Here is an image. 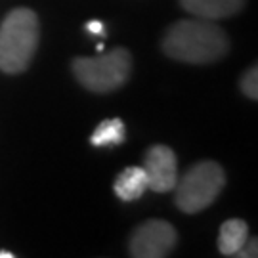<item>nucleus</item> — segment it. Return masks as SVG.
<instances>
[{
    "label": "nucleus",
    "instance_id": "1",
    "mask_svg": "<svg viewBox=\"0 0 258 258\" xmlns=\"http://www.w3.org/2000/svg\"><path fill=\"white\" fill-rule=\"evenodd\" d=\"M163 52L184 63H212L230 52V38L226 31L211 19H180L166 31Z\"/></svg>",
    "mask_w": 258,
    "mask_h": 258
},
{
    "label": "nucleus",
    "instance_id": "2",
    "mask_svg": "<svg viewBox=\"0 0 258 258\" xmlns=\"http://www.w3.org/2000/svg\"><path fill=\"white\" fill-rule=\"evenodd\" d=\"M37 46V14L29 8L12 10L0 25V69L10 75L25 71Z\"/></svg>",
    "mask_w": 258,
    "mask_h": 258
},
{
    "label": "nucleus",
    "instance_id": "3",
    "mask_svg": "<svg viewBox=\"0 0 258 258\" xmlns=\"http://www.w3.org/2000/svg\"><path fill=\"white\" fill-rule=\"evenodd\" d=\"M224 184V168L214 161H201L191 166L180 180H176V207L185 214L205 211L216 201Z\"/></svg>",
    "mask_w": 258,
    "mask_h": 258
},
{
    "label": "nucleus",
    "instance_id": "4",
    "mask_svg": "<svg viewBox=\"0 0 258 258\" xmlns=\"http://www.w3.org/2000/svg\"><path fill=\"white\" fill-rule=\"evenodd\" d=\"M71 67L77 81L84 88L90 92L105 94L117 90L128 81L132 57L126 48H115L113 52L96 57H77Z\"/></svg>",
    "mask_w": 258,
    "mask_h": 258
},
{
    "label": "nucleus",
    "instance_id": "5",
    "mask_svg": "<svg viewBox=\"0 0 258 258\" xmlns=\"http://www.w3.org/2000/svg\"><path fill=\"white\" fill-rule=\"evenodd\" d=\"M176 230L166 220H148L134 230L128 250L134 258H165L176 247Z\"/></svg>",
    "mask_w": 258,
    "mask_h": 258
},
{
    "label": "nucleus",
    "instance_id": "6",
    "mask_svg": "<svg viewBox=\"0 0 258 258\" xmlns=\"http://www.w3.org/2000/svg\"><path fill=\"white\" fill-rule=\"evenodd\" d=\"M142 168L148 176V189L157 194H166L174 189L178 180V161L170 148L163 144L149 148Z\"/></svg>",
    "mask_w": 258,
    "mask_h": 258
},
{
    "label": "nucleus",
    "instance_id": "7",
    "mask_svg": "<svg viewBox=\"0 0 258 258\" xmlns=\"http://www.w3.org/2000/svg\"><path fill=\"white\" fill-rule=\"evenodd\" d=\"M247 0H180L182 8L189 12L194 18L201 19H224L235 16L243 10Z\"/></svg>",
    "mask_w": 258,
    "mask_h": 258
},
{
    "label": "nucleus",
    "instance_id": "8",
    "mask_svg": "<svg viewBox=\"0 0 258 258\" xmlns=\"http://www.w3.org/2000/svg\"><path fill=\"white\" fill-rule=\"evenodd\" d=\"M249 226L241 218H230L220 226L218 233V250L224 256H237L243 245L249 239Z\"/></svg>",
    "mask_w": 258,
    "mask_h": 258
},
{
    "label": "nucleus",
    "instance_id": "9",
    "mask_svg": "<svg viewBox=\"0 0 258 258\" xmlns=\"http://www.w3.org/2000/svg\"><path fill=\"white\" fill-rule=\"evenodd\" d=\"M113 189L119 199L122 201H136L142 195L148 191V176H146V170L142 166H128L124 168L115 184H113Z\"/></svg>",
    "mask_w": 258,
    "mask_h": 258
},
{
    "label": "nucleus",
    "instance_id": "10",
    "mask_svg": "<svg viewBox=\"0 0 258 258\" xmlns=\"http://www.w3.org/2000/svg\"><path fill=\"white\" fill-rule=\"evenodd\" d=\"M126 140V126L120 119H105L102 120L90 136V144L96 148H113L120 146Z\"/></svg>",
    "mask_w": 258,
    "mask_h": 258
},
{
    "label": "nucleus",
    "instance_id": "11",
    "mask_svg": "<svg viewBox=\"0 0 258 258\" xmlns=\"http://www.w3.org/2000/svg\"><path fill=\"white\" fill-rule=\"evenodd\" d=\"M241 90L245 92L247 98L250 100H258V69L256 65H252L250 69H247V73L241 79Z\"/></svg>",
    "mask_w": 258,
    "mask_h": 258
},
{
    "label": "nucleus",
    "instance_id": "12",
    "mask_svg": "<svg viewBox=\"0 0 258 258\" xmlns=\"http://www.w3.org/2000/svg\"><path fill=\"white\" fill-rule=\"evenodd\" d=\"M258 252H256V237H252V239H247V243L243 245V249L237 252V256L241 258H254Z\"/></svg>",
    "mask_w": 258,
    "mask_h": 258
},
{
    "label": "nucleus",
    "instance_id": "13",
    "mask_svg": "<svg viewBox=\"0 0 258 258\" xmlns=\"http://www.w3.org/2000/svg\"><path fill=\"white\" fill-rule=\"evenodd\" d=\"M84 29H86V33H90L94 37H105V29H103V23L100 19H90L84 25Z\"/></svg>",
    "mask_w": 258,
    "mask_h": 258
},
{
    "label": "nucleus",
    "instance_id": "14",
    "mask_svg": "<svg viewBox=\"0 0 258 258\" xmlns=\"http://www.w3.org/2000/svg\"><path fill=\"white\" fill-rule=\"evenodd\" d=\"M0 258H14V254L8 250H0Z\"/></svg>",
    "mask_w": 258,
    "mask_h": 258
}]
</instances>
